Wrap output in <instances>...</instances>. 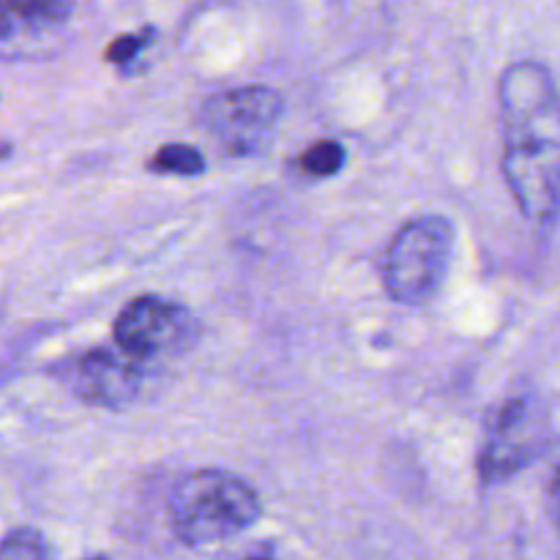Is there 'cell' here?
<instances>
[{
	"mask_svg": "<svg viewBox=\"0 0 560 560\" xmlns=\"http://www.w3.org/2000/svg\"><path fill=\"white\" fill-rule=\"evenodd\" d=\"M503 178L520 213L552 224L560 213V91L539 60H514L498 82Z\"/></svg>",
	"mask_w": 560,
	"mask_h": 560,
	"instance_id": "6da1fadb",
	"label": "cell"
},
{
	"mask_svg": "<svg viewBox=\"0 0 560 560\" xmlns=\"http://www.w3.org/2000/svg\"><path fill=\"white\" fill-rule=\"evenodd\" d=\"M170 525L186 547H206L249 530L262 503L255 487L219 468H200L175 485L167 503Z\"/></svg>",
	"mask_w": 560,
	"mask_h": 560,
	"instance_id": "7a4b0ae2",
	"label": "cell"
},
{
	"mask_svg": "<svg viewBox=\"0 0 560 560\" xmlns=\"http://www.w3.org/2000/svg\"><path fill=\"white\" fill-rule=\"evenodd\" d=\"M454 255V224L446 217H413L394 233L383 257L386 293L402 306H421L441 290Z\"/></svg>",
	"mask_w": 560,
	"mask_h": 560,
	"instance_id": "3957f363",
	"label": "cell"
},
{
	"mask_svg": "<svg viewBox=\"0 0 560 560\" xmlns=\"http://www.w3.org/2000/svg\"><path fill=\"white\" fill-rule=\"evenodd\" d=\"M284 115V98L271 85L213 93L202 104V126L228 156H257L271 145Z\"/></svg>",
	"mask_w": 560,
	"mask_h": 560,
	"instance_id": "277c9868",
	"label": "cell"
},
{
	"mask_svg": "<svg viewBox=\"0 0 560 560\" xmlns=\"http://www.w3.org/2000/svg\"><path fill=\"white\" fill-rule=\"evenodd\" d=\"M195 331L189 310L162 295H140L129 301L115 317V345L135 361H151L156 355L184 348Z\"/></svg>",
	"mask_w": 560,
	"mask_h": 560,
	"instance_id": "5b68a950",
	"label": "cell"
},
{
	"mask_svg": "<svg viewBox=\"0 0 560 560\" xmlns=\"http://www.w3.org/2000/svg\"><path fill=\"white\" fill-rule=\"evenodd\" d=\"M77 399L96 408H124L140 394L142 364L115 350H88L55 372Z\"/></svg>",
	"mask_w": 560,
	"mask_h": 560,
	"instance_id": "8992f818",
	"label": "cell"
},
{
	"mask_svg": "<svg viewBox=\"0 0 560 560\" xmlns=\"http://www.w3.org/2000/svg\"><path fill=\"white\" fill-rule=\"evenodd\" d=\"M541 448V421L528 399H509L490 430V441L479 454V476L485 485L509 479L534 463Z\"/></svg>",
	"mask_w": 560,
	"mask_h": 560,
	"instance_id": "52a82bcc",
	"label": "cell"
},
{
	"mask_svg": "<svg viewBox=\"0 0 560 560\" xmlns=\"http://www.w3.org/2000/svg\"><path fill=\"white\" fill-rule=\"evenodd\" d=\"M71 14V3L66 0H5L0 16V38L5 44L16 33H47L63 25Z\"/></svg>",
	"mask_w": 560,
	"mask_h": 560,
	"instance_id": "ba28073f",
	"label": "cell"
},
{
	"mask_svg": "<svg viewBox=\"0 0 560 560\" xmlns=\"http://www.w3.org/2000/svg\"><path fill=\"white\" fill-rule=\"evenodd\" d=\"M145 167L156 175L195 178V175L206 170V156L195 145H186V142H167V145H162L148 159Z\"/></svg>",
	"mask_w": 560,
	"mask_h": 560,
	"instance_id": "9c48e42d",
	"label": "cell"
},
{
	"mask_svg": "<svg viewBox=\"0 0 560 560\" xmlns=\"http://www.w3.org/2000/svg\"><path fill=\"white\" fill-rule=\"evenodd\" d=\"M345 164H348V151H345L342 142L337 140L312 142V145L306 148V151H301L299 159H295V167L317 180L331 178V175H337Z\"/></svg>",
	"mask_w": 560,
	"mask_h": 560,
	"instance_id": "30bf717a",
	"label": "cell"
},
{
	"mask_svg": "<svg viewBox=\"0 0 560 560\" xmlns=\"http://www.w3.org/2000/svg\"><path fill=\"white\" fill-rule=\"evenodd\" d=\"M0 560H52L47 539L36 528H14L5 534L0 547Z\"/></svg>",
	"mask_w": 560,
	"mask_h": 560,
	"instance_id": "8fae6325",
	"label": "cell"
},
{
	"mask_svg": "<svg viewBox=\"0 0 560 560\" xmlns=\"http://www.w3.org/2000/svg\"><path fill=\"white\" fill-rule=\"evenodd\" d=\"M156 33H159L156 27L145 25V27H140L137 33H124V36L113 38V42L107 44V49H104V60L113 66H118V69L135 63L137 55H140L142 49L151 47L153 38H156Z\"/></svg>",
	"mask_w": 560,
	"mask_h": 560,
	"instance_id": "7c38bea8",
	"label": "cell"
},
{
	"mask_svg": "<svg viewBox=\"0 0 560 560\" xmlns=\"http://www.w3.org/2000/svg\"><path fill=\"white\" fill-rule=\"evenodd\" d=\"M556 503H558V520H560V463L556 470Z\"/></svg>",
	"mask_w": 560,
	"mask_h": 560,
	"instance_id": "4fadbf2b",
	"label": "cell"
},
{
	"mask_svg": "<svg viewBox=\"0 0 560 560\" xmlns=\"http://www.w3.org/2000/svg\"><path fill=\"white\" fill-rule=\"evenodd\" d=\"M85 560H109V558H104V556H93V558H85Z\"/></svg>",
	"mask_w": 560,
	"mask_h": 560,
	"instance_id": "5bb4252c",
	"label": "cell"
},
{
	"mask_svg": "<svg viewBox=\"0 0 560 560\" xmlns=\"http://www.w3.org/2000/svg\"><path fill=\"white\" fill-rule=\"evenodd\" d=\"M252 560H268V558H252Z\"/></svg>",
	"mask_w": 560,
	"mask_h": 560,
	"instance_id": "9a60e30c",
	"label": "cell"
}]
</instances>
